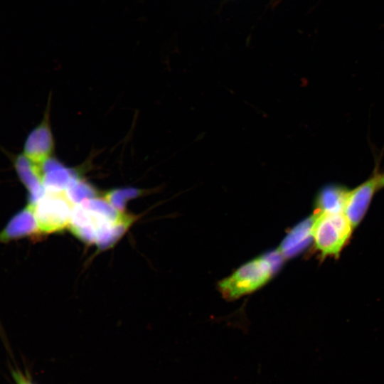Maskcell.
<instances>
[{"instance_id": "obj_1", "label": "cell", "mask_w": 384, "mask_h": 384, "mask_svg": "<svg viewBox=\"0 0 384 384\" xmlns=\"http://www.w3.org/2000/svg\"><path fill=\"white\" fill-rule=\"evenodd\" d=\"M28 205L36 221L35 236L58 233L70 227L75 206L67 191L46 190L36 203Z\"/></svg>"}, {"instance_id": "obj_2", "label": "cell", "mask_w": 384, "mask_h": 384, "mask_svg": "<svg viewBox=\"0 0 384 384\" xmlns=\"http://www.w3.org/2000/svg\"><path fill=\"white\" fill-rule=\"evenodd\" d=\"M353 229L343 213L316 212L311 217V237L322 257H338Z\"/></svg>"}, {"instance_id": "obj_3", "label": "cell", "mask_w": 384, "mask_h": 384, "mask_svg": "<svg viewBox=\"0 0 384 384\" xmlns=\"http://www.w3.org/2000/svg\"><path fill=\"white\" fill-rule=\"evenodd\" d=\"M272 274L270 261L264 257H257L220 281L219 289L225 298L235 299L263 286Z\"/></svg>"}, {"instance_id": "obj_4", "label": "cell", "mask_w": 384, "mask_h": 384, "mask_svg": "<svg viewBox=\"0 0 384 384\" xmlns=\"http://www.w3.org/2000/svg\"><path fill=\"white\" fill-rule=\"evenodd\" d=\"M47 109L41 122L27 136L23 154L32 162L42 165L51 158L54 151V140L50 126Z\"/></svg>"}, {"instance_id": "obj_5", "label": "cell", "mask_w": 384, "mask_h": 384, "mask_svg": "<svg viewBox=\"0 0 384 384\" xmlns=\"http://www.w3.org/2000/svg\"><path fill=\"white\" fill-rule=\"evenodd\" d=\"M379 175L375 174L355 188L349 190L346 196L343 213L353 228L364 218L377 190L379 189Z\"/></svg>"}, {"instance_id": "obj_6", "label": "cell", "mask_w": 384, "mask_h": 384, "mask_svg": "<svg viewBox=\"0 0 384 384\" xmlns=\"http://www.w3.org/2000/svg\"><path fill=\"white\" fill-rule=\"evenodd\" d=\"M14 167L19 181L28 193V204L36 203L45 192L41 165L36 164L23 154L14 156Z\"/></svg>"}, {"instance_id": "obj_7", "label": "cell", "mask_w": 384, "mask_h": 384, "mask_svg": "<svg viewBox=\"0 0 384 384\" xmlns=\"http://www.w3.org/2000/svg\"><path fill=\"white\" fill-rule=\"evenodd\" d=\"M36 221L29 205L19 210L0 231V243L8 242L24 237L34 235Z\"/></svg>"}, {"instance_id": "obj_8", "label": "cell", "mask_w": 384, "mask_h": 384, "mask_svg": "<svg viewBox=\"0 0 384 384\" xmlns=\"http://www.w3.org/2000/svg\"><path fill=\"white\" fill-rule=\"evenodd\" d=\"M43 182L46 191H67L77 173L66 168L57 159L50 158L42 165Z\"/></svg>"}, {"instance_id": "obj_9", "label": "cell", "mask_w": 384, "mask_h": 384, "mask_svg": "<svg viewBox=\"0 0 384 384\" xmlns=\"http://www.w3.org/2000/svg\"><path fill=\"white\" fill-rule=\"evenodd\" d=\"M348 191L346 187L339 184L326 186L318 196L316 212L343 213Z\"/></svg>"}, {"instance_id": "obj_10", "label": "cell", "mask_w": 384, "mask_h": 384, "mask_svg": "<svg viewBox=\"0 0 384 384\" xmlns=\"http://www.w3.org/2000/svg\"><path fill=\"white\" fill-rule=\"evenodd\" d=\"M67 192L74 203L82 202L97 196V191L94 187L78 176L72 181Z\"/></svg>"}, {"instance_id": "obj_11", "label": "cell", "mask_w": 384, "mask_h": 384, "mask_svg": "<svg viewBox=\"0 0 384 384\" xmlns=\"http://www.w3.org/2000/svg\"><path fill=\"white\" fill-rule=\"evenodd\" d=\"M140 190L136 188L116 189L105 194V198L119 210H122L125 201L139 195Z\"/></svg>"}, {"instance_id": "obj_12", "label": "cell", "mask_w": 384, "mask_h": 384, "mask_svg": "<svg viewBox=\"0 0 384 384\" xmlns=\"http://www.w3.org/2000/svg\"><path fill=\"white\" fill-rule=\"evenodd\" d=\"M11 376L15 384H36L31 377L18 369L11 370Z\"/></svg>"}, {"instance_id": "obj_13", "label": "cell", "mask_w": 384, "mask_h": 384, "mask_svg": "<svg viewBox=\"0 0 384 384\" xmlns=\"http://www.w3.org/2000/svg\"><path fill=\"white\" fill-rule=\"evenodd\" d=\"M378 185L379 188H384V173L379 175Z\"/></svg>"}]
</instances>
